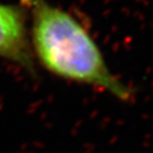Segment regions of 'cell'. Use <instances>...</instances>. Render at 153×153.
<instances>
[{
	"label": "cell",
	"instance_id": "obj_1",
	"mask_svg": "<svg viewBox=\"0 0 153 153\" xmlns=\"http://www.w3.org/2000/svg\"><path fill=\"white\" fill-rule=\"evenodd\" d=\"M23 1L32 16L31 48L47 71L131 101L133 90L110 71L97 42L75 17L47 0Z\"/></svg>",
	"mask_w": 153,
	"mask_h": 153
},
{
	"label": "cell",
	"instance_id": "obj_2",
	"mask_svg": "<svg viewBox=\"0 0 153 153\" xmlns=\"http://www.w3.org/2000/svg\"><path fill=\"white\" fill-rule=\"evenodd\" d=\"M0 58L34 73V58L27 34V17L22 6L0 2Z\"/></svg>",
	"mask_w": 153,
	"mask_h": 153
}]
</instances>
